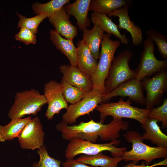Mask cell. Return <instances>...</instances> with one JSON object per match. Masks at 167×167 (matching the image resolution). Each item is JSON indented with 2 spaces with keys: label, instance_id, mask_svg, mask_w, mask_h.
Here are the masks:
<instances>
[{
  "label": "cell",
  "instance_id": "cell-16",
  "mask_svg": "<svg viewBox=\"0 0 167 167\" xmlns=\"http://www.w3.org/2000/svg\"><path fill=\"white\" fill-rule=\"evenodd\" d=\"M77 46V67L91 79L96 70L98 62L83 39L78 42Z\"/></svg>",
  "mask_w": 167,
  "mask_h": 167
},
{
  "label": "cell",
  "instance_id": "cell-7",
  "mask_svg": "<svg viewBox=\"0 0 167 167\" xmlns=\"http://www.w3.org/2000/svg\"><path fill=\"white\" fill-rule=\"evenodd\" d=\"M120 142L117 139L109 143H96L79 139H73L70 140L65 150L67 159L74 158L78 155H93L103 151L110 152L113 157H122L126 151V147L117 148L116 146Z\"/></svg>",
  "mask_w": 167,
  "mask_h": 167
},
{
  "label": "cell",
  "instance_id": "cell-30",
  "mask_svg": "<svg viewBox=\"0 0 167 167\" xmlns=\"http://www.w3.org/2000/svg\"><path fill=\"white\" fill-rule=\"evenodd\" d=\"M40 156L38 162H34L32 167H60L61 161L52 157L49 154L45 146L43 145L37 151Z\"/></svg>",
  "mask_w": 167,
  "mask_h": 167
},
{
  "label": "cell",
  "instance_id": "cell-24",
  "mask_svg": "<svg viewBox=\"0 0 167 167\" xmlns=\"http://www.w3.org/2000/svg\"><path fill=\"white\" fill-rule=\"evenodd\" d=\"M76 160L79 162L95 167H117L123 158L122 157H110L101 152L93 155H82Z\"/></svg>",
  "mask_w": 167,
  "mask_h": 167
},
{
  "label": "cell",
  "instance_id": "cell-6",
  "mask_svg": "<svg viewBox=\"0 0 167 167\" xmlns=\"http://www.w3.org/2000/svg\"><path fill=\"white\" fill-rule=\"evenodd\" d=\"M46 103L44 95L37 90L32 89L18 92L8 116L12 120L22 118L28 115H36Z\"/></svg>",
  "mask_w": 167,
  "mask_h": 167
},
{
  "label": "cell",
  "instance_id": "cell-33",
  "mask_svg": "<svg viewBox=\"0 0 167 167\" xmlns=\"http://www.w3.org/2000/svg\"><path fill=\"white\" fill-rule=\"evenodd\" d=\"M62 165L64 167H93L79 162L74 158L67 159L62 163Z\"/></svg>",
  "mask_w": 167,
  "mask_h": 167
},
{
  "label": "cell",
  "instance_id": "cell-28",
  "mask_svg": "<svg viewBox=\"0 0 167 167\" xmlns=\"http://www.w3.org/2000/svg\"><path fill=\"white\" fill-rule=\"evenodd\" d=\"M146 34L157 46L158 51L165 59L167 58V37L159 31L153 29H150L145 32Z\"/></svg>",
  "mask_w": 167,
  "mask_h": 167
},
{
  "label": "cell",
  "instance_id": "cell-5",
  "mask_svg": "<svg viewBox=\"0 0 167 167\" xmlns=\"http://www.w3.org/2000/svg\"><path fill=\"white\" fill-rule=\"evenodd\" d=\"M131 103L129 98L126 101L122 98L116 102L100 103L95 109L100 113V122L103 123L107 116H111L113 118L135 119L144 125L151 109L134 107L131 105Z\"/></svg>",
  "mask_w": 167,
  "mask_h": 167
},
{
  "label": "cell",
  "instance_id": "cell-4",
  "mask_svg": "<svg viewBox=\"0 0 167 167\" xmlns=\"http://www.w3.org/2000/svg\"><path fill=\"white\" fill-rule=\"evenodd\" d=\"M111 35L104 34L101 43L99 60L96 70L91 78L92 89L100 91L105 94V83L116 50L120 45V41L113 40Z\"/></svg>",
  "mask_w": 167,
  "mask_h": 167
},
{
  "label": "cell",
  "instance_id": "cell-2",
  "mask_svg": "<svg viewBox=\"0 0 167 167\" xmlns=\"http://www.w3.org/2000/svg\"><path fill=\"white\" fill-rule=\"evenodd\" d=\"M123 136L128 142L132 144V149L126 151L122 155L125 161H131L136 164L139 161L143 160L146 165H148L155 159L167 158V147H152L144 144L142 135L138 131H129Z\"/></svg>",
  "mask_w": 167,
  "mask_h": 167
},
{
  "label": "cell",
  "instance_id": "cell-9",
  "mask_svg": "<svg viewBox=\"0 0 167 167\" xmlns=\"http://www.w3.org/2000/svg\"><path fill=\"white\" fill-rule=\"evenodd\" d=\"M102 95L100 91L92 89L80 101L68 106L66 111L62 115V121L67 124H72L79 117L93 111L101 102Z\"/></svg>",
  "mask_w": 167,
  "mask_h": 167
},
{
  "label": "cell",
  "instance_id": "cell-1",
  "mask_svg": "<svg viewBox=\"0 0 167 167\" xmlns=\"http://www.w3.org/2000/svg\"><path fill=\"white\" fill-rule=\"evenodd\" d=\"M129 122L122 118H113L109 123L103 124L93 120L81 122L79 124L69 126L63 121L56 126L57 130L62 133V138L67 140L79 139L95 143L98 137L103 141L117 140L121 130L128 129Z\"/></svg>",
  "mask_w": 167,
  "mask_h": 167
},
{
  "label": "cell",
  "instance_id": "cell-27",
  "mask_svg": "<svg viewBox=\"0 0 167 167\" xmlns=\"http://www.w3.org/2000/svg\"><path fill=\"white\" fill-rule=\"evenodd\" d=\"M60 83L64 97L67 103L71 104H75L80 101L88 93L82 89L71 85L62 78Z\"/></svg>",
  "mask_w": 167,
  "mask_h": 167
},
{
  "label": "cell",
  "instance_id": "cell-8",
  "mask_svg": "<svg viewBox=\"0 0 167 167\" xmlns=\"http://www.w3.org/2000/svg\"><path fill=\"white\" fill-rule=\"evenodd\" d=\"M143 50L141 55L140 62L135 70V79L141 81L148 76L167 70V59L158 60L154 55L155 43L147 37L143 43Z\"/></svg>",
  "mask_w": 167,
  "mask_h": 167
},
{
  "label": "cell",
  "instance_id": "cell-17",
  "mask_svg": "<svg viewBox=\"0 0 167 167\" xmlns=\"http://www.w3.org/2000/svg\"><path fill=\"white\" fill-rule=\"evenodd\" d=\"M70 15L63 7L53 15L49 17L50 22L55 30L62 37L73 40L78 35V29L69 20Z\"/></svg>",
  "mask_w": 167,
  "mask_h": 167
},
{
  "label": "cell",
  "instance_id": "cell-11",
  "mask_svg": "<svg viewBox=\"0 0 167 167\" xmlns=\"http://www.w3.org/2000/svg\"><path fill=\"white\" fill-rule=\"evenodd\" d=\"M44 94L48 105L45 116L48 120L52 119L62 109L68 108L67 103L62 93L60 83L51 80L46 83L44 88Z\"/></svg>",
  "mask_w": 167,
  "mask_h": 167
},
{
  "label": "cell",
  "instance_id": "cell-23",
  "mask_svg": "<svg viewBox=\"0 0 167 167\" xmlns=\"http://www.w3.org/2000/svg\"><path fill=\"white\" fill-rule=\"evenodd\" d=\"M31 119V116L13 119L6 125L0 126V141L4 142L19 137L25 126Z\"/></svg>",
  "mask_w": 167,
  "mask_h": 167
},
{
  "label": "cell",
  "instance_id": "cell-31",
  "mask_svg": "<svg viewBox=\"0 0 167 167\" xmlns=\"http://www.w3.org/2000/svg\"><path fill=\"white\" fill-rule=\"evenodd\" d=\"M148 118L158 120L162 122V126L165 127L167 126V98L164 100L162 104L160 106L151 109Z\"/></svg>",
  "mask_w": 167,
  "mask_h": 167
},
{
  "label": "cell",
  "instance_id": "cell-12",
  "mask_svg": "<svg viewBox=\"0 0 167 167\" xmlns=\"http://www.w3.org/2000/svg\"><path fill=\"white\" fill-rule=\"evenodd\" d=\"M44 133L38 117L32 119L26 125L18 137L21 148L35 150L43 145Z\"/></svg>",
  "mask_w": 167,
  "mask_h": 167
},
{
  "label": "cell",
  "instance_id": "cell-15",
  "mask_svg": "<svg viewBox=\"0 0 167 167\" xmlns=\"http://www.w3.org/2000/svg\"><path fill=\"white\" fill-rule=\"evenodd\" d=\"M62 78L71 85L80 88L87 92L92 89L91 79L77 67L69 65H63L59 67Z\"/></svg>",
  "mask_w": 167,
  "mask_h": 167
},
{
  "label": "cell",
  "instance_id": "cell-32",
  "mask_svg": "<svg viewBox=\"0 0 167 167\" xmlns=\"http://www.w3.org/2000/svg\"><path fill=\"white\" fill-rule=\"evenodd\" d=\"M36 34L25 28H20L19 32L15 36V40L24 42L26 45L35 44L36 42Z\"/></svg>",
  "mask_w": 167,
  "mask_h": 167
},
{
  "label": "cell",
  "instance_id": "cell-26",
  "mask_svg": "<svg viewBox=\"0 0 167 167\" xmlns=\"http://www.w3.org/2000/svg\"><path fill=\"white\" fill-rule=\"evenodd\" d=\"M70 1L69 0H52L45 3L36 2L32 7L36 15L43 14L49 18L55 14Z\"/></svg>",
  "mask_w": 167,
  "mask_h": 167
},
{
  "label": "cell",
  "instance_id": "cell-13",
  "mask_svg": "<svg viewBox=\"0 0 167 167\" xmlns=\"http://www.w3.org/2000/svg\"><path fill=\"white\" fill-rule=\"evenodd\" d=\"M142 88L141 81L134 79L122 84L111 92L103 95L101 102H106L115 96H127L131 101L145 105V97Z\"/></svg>",
  "mask_w": 167,
  "mask_h": 167
},
{
  "label": "cell",
  "instance_id": "cell-21",
  "mask_svg": "<svg viewBox=\"0 0 167 167\" xmlns=\"http://www.w3.org/2000/svg\"><path fill=\"white\" fill-rule=\"evenodd\" d=\"M157 120L147 118L144 125H142L145 132L142 135L143 140H150L157 147H167V136L161 130Z\"/></svg>",
  "mask_w": 167,
  "mask_h": 167
},
{
  "label": "cell",
  "instance_id": "cell-20",
  "mask_svg": "<svg viewBox=\"0 0 167 167\" xmlns=\"http://www.w3.org/2000/svg\"><path fill=\"white\" fill-rule=\"evenodd\" d=\"M91 19L94 24L98 25L104 32L118 38L121 43L125 45L128 44L129 40L126 34H122L120 32L118 25L108 15L93 12L91 14Z\"/></svg>",
  "mask_w": 167,
  "mask_h": 167
},
{
  "label": "cell",
  "instance_id": "cell-34",
  "mask_svg": "<svg viewBox=\"0 0 167 167\" xmlns=\"http://www.w3.org/2000/svg\"><path fill=\"white\" fill-rule=\"evenodd\" d=\"M167 165V158H165L163 161L157 163H155L151 165H145L143 163H142V164L141 165H136L132 161L131 163L126 165L123 166V167H153L159 165H165L166 166Z\"/></svg>",
  "mask_w": 167,
  "mask_h": 167
},
{
  "label": "cell",
  "instance_id": "cell-29",
  "mask_svg": "<svg viewBox=\"0 0 167 167\" xmlns=\"http://www.w3.org/2000/svg\"><path fill=\"white\" fill-rule=\"evenodd\" d=\"M19 18L18 28H25L31 30L36 34L38 32V27L40 24L47 16L43 14H39L30 18H27L16 13Z\"/></svg>",
  "mask_w": 167,
  "mask_h": 167
},
{
  "label": "cell",
  "instance_id": "cell-18",
  "mask_svg": "<svg viewBox=\"0 0 167 167\" xmlns=\"http://www.w3.org/2000/svg\"><path fill=\"white\" fill-rule=\"evenodd\" d=\"M49 34L50 39L56 48L67 57L71 66H77V48L73 40L63 38L55 29L50 30Z\"/></svg>",
  "mask_w": 167,
  "mask_h": 167
},
{
  "label": "cell",
  "instance_id": "cell-22",
  "mask_svg": "<svg viewBox=\"0 0 167 167\" xmlns=\"http://www.w3.org/2000/svg\"><path fill=\"white\" fill-rule=\"evenodd\" d=\"M83 31L82 39L86 43L93 57L97 60L100 55V46L103 40L104 32L96 24H94L91 29L85 28Z\"/></svg>",
  "mask_w": 167,
  "mask_h": 167
},
{
  "label": "cell",
  "instance_id": "cell-19",
  "mask_svg": "<svg viewBox=\"0 0 167 167\" xmlns=\"http://www.w3.org/2000/svg\"><path fill=\"white\" fill-rule=\"evenodd\" d=\"M91 0H76L63 6L66 12L72 15L76 19L77 24L80 30L89 26L88 15Z\"/></svg>",
  "mask_w": 167,
  "mask_h": 167
},
{
  "label": "cell",
  "instance_id": "cell-10",
  "mask_svg": "<svg viewBox=\"0 0 167 167\" xmlns=\"http://www.w3.org/2000/svg\"><path fill=\"white\" fill-rule=\"evenodd\" d=\"M141 83L146 92L145 109H151L158 103L167 89V70L154 75L151 78H144Z\"/></svg>",
  "mask_w": 167,
  "mask_h": 167
},
{
  "label": "cell",
  "instance_id": "cell-25",
  "mask_svg": "<svg viewBox=\"0 0 167 167\" xmlns=\"http://www.w3.org/2000/svg\"><path fill=\"white\" fill-rule=\"evenodd\" d=\"M131 4V1L127 0H91L89 10L108 15L117 9Z\"/></svg>",
  "mask_w": 167,
  "mask_h": 167
},
{
  "label": "cell",
  "instance_id": "cell-14",
  "mask_svg": "<svg viewBox=\"0 0 167 167\" xmlns=\"http://www.w3.org/2000/svg\"><path fill=\"white\" fill-rule=\"evenodd\" d=\"M130 5L117 9L110 13L108 15L109 17H118L119 29H125L129 32L131 36L132 42L135 46H138L143 41L142 32L138 26L135 25L134 21L131 20L128 14Z\"/></svg>",
  "mask_w": 167,
  "mask_h": 167
},
{
  "label": "cell",
  "instance_id": "cell-3",
  "mask_svg": "<svg viewBox=\"0 0 167 167\" xmlns=\"http://www.w3.org/2000/svg\"><path fill=\"white\" fill-rule=\"evenodd\" d=\"M133 56L132 51L126 49L114 57L105 81V94L111 92L122 84L135 78V71L131 69L129 65Z\"/></svg>",
  "mask_w": 167,
  "mask_h": 167
}]
</instances>
